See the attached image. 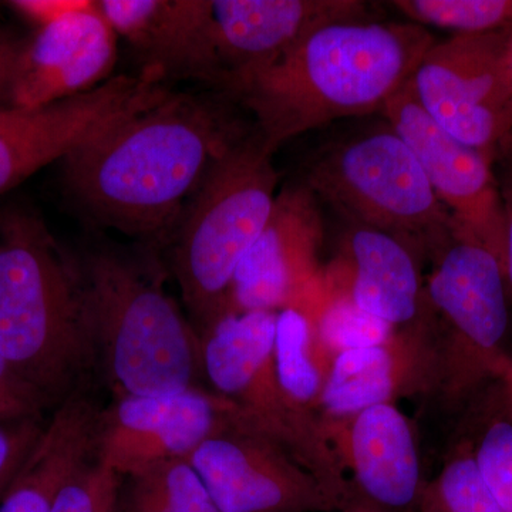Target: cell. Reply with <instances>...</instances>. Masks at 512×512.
Segmentation results:
<instances>
[{"label": "cell", "instance_id": "1", "mask_svg": "<svg viewBox=\"0 0 512 512\" xmlns=\"http://www.w3.org/2000/svg\"><path fill=\"white\" fill-rule=\"evenodd\" d=\"M251 128L222 100L170 92L64 157V185L100 225L160 248L215 161Z\"/></svg>", "mask_w": 512, "mask_h": 512}, {"label": "cell", "instance_id": "2", "mask_svg": "<svg viewBox=\"0 0 512 512\" xmlns=\"http://www.w3.org/2000/svg\"><path fill=\"white\" fill-rule=\"evenodd\" d=\"M436 42L414 23L356 20L318 29L232 94L274 154L292 138L346 117L382 113Z\"/></svg>", "mask_w": 512, "mask_h": 512}, {"label": "cell", "instance_id": "3", "mask_svg": "<svg viewBox=\"0 0 512 512\" xmlns=\"http://www.w3.org/2000/svg\"><path fill=\"white\" fill-rule=\"evenodd\" d=\"M0 353L46 409L99 376L79 258L29 211L0 214Z\"/></svg>", "mask_w": 512, "mask_h": 512}, {"label": "cell", "instance_id": "4", "mask_svg": "<svg viewBox=\"0 0 512 512\" xmlns=\"http://www.w3.org/2000/svg\"><path fill=\"white\" fill-rule=\"evenodd\" d=\"M141 245L77 256L97 370L117 397L187 392L200 387L201 339L167 291L158 249Z\"/></svg>", "mask_w": 512, "mask_h": 512}, {"label": "cell", "instance_id": "5", "mask_svg": "<svg viewBox=\"0 0 512 512\" xmlns=\"http://www.w3.org/2000/svg\"><path fill=\"white\" fill-rule=\"evenodd\" d=\"M272 157L252 126L212 165L168 241L167 268L200 338L231 313L235 271L274 210Z\"/></svg>", "mask_w": 512, "mask_h": 512}, {"label": "cell", "instance_id": "6", "mask_svg": "<svg viewBox=\"0 0 512 512\" xmlns=\"http://www.w3.org/2000/svg\"><path fill=\"white\" fill-rule=\"evenodd\" d=\"M436 333L423 323L426 382L447 406L467 402L485 382L500 380L507 352L510 292L500 256L470 235L456 237L434 256L424 286Z\"/></svg>", "mask_w": 512, "mask_h": 512}, {"label": "cell", "instance_id": "7", "mask_svg": "<svg viewBox=\"0 0 512 512\" xmlns=\"http://www.w3.org/2000/svg\"><path fill=\"white\" fill-rule=\"evenodd\" d=\"M303 183L356 227L436 256L458 232L413 151L392 128L352 138L316 158Z\"/></svg>", "mask_w": 512, "mask_h": 512}, {"label": "cell", "instance_id": "8", "mask_svg": "<svg viewBox=\"0 0 512 512\" xmlns=\"http://www.w3.org/2000/svg\"><path fill=\"white\" fill-rule=\"evenodd\" d=\"M278 312L229 313L201 336L202 377L239 416L281 444L335 495L345 511L359 510L355 491L322 421L292 409L276 377Z\"/></svg>", "mask_w": 512, "mask_h": 512}, {"label": "cell", "instance_id": "9", "mask_svg": "<svg viewBox=\"0 0 512 512\" xmlns=\"http://www.w3.org/2000/svg\"><path fill=\"white\" fill-rule=\"evenodd\" d=\"M511 36L512 30L436 40L412 79L436 123L493 160L512 138Z\"/></svg>", "mask_w": 512, "mask_h": 512}, {"label": "cell", "instance_id": "10", "mask_svg": "<svg viewBox=\"0 0 512 512\" xmlns=\"http://www.w3.org/2000/svg\"><path fill=\"white\" fill-rule=\"evenodd\" d=\"M185 460L220 512L345 511L308 468L238 410Z\"/></svg>", "mask_w": 512, "mask_h": 512}, {"label": "cell", "instance_id": "11", "mask_svg": "<svg viewBox=\"0 0 512 512\" xmlns=\"http://www.w3.org/2000/svg\"><path fill=\"white\" fill-rule=\"evenodd\" d=\"M170 92L140 73L47 106L0 110V194Z\"/></svg>", "mask_w": 512, "mask_h": 512}, {"label": "cell", "instance_id": "12", "mask_svg": "<svg viewBox=\"0 0 512 512\" xmlns=\"http://www.w3.org/2000/svg\"><path fill=\"white\" fill-rule=\"evenodd\" d=\"M380 114L413 151L458 232L476 238L503 261L504 214L493 158L437 124L417 100L412 80Z\"/></svg>", "mask_w": 512, "mask_h": 512}, {"label": "cell", "instance_id": "13", "mask_svg": "<svg viewBox=\"0 0 512 512\" xmlns=\"http://www.w3.org/2000/svg\"><path fill=\"white\" fill-rule=\"evenodd\" d=\"M323 221L319 200L305 183L286 185L242 261L231 286V313L303 308L328 285L319 264Z\"/></svg>", "mask_w": 512, "mask_h": 512}, {"label": "cell", "instance_id": "14", "mask_svg": "<svg viewBox=\"0 0 512 512\" xmlns=\"http://www.w3.org/2000/svg\"><path fill=\"white\" fill-rule=\"evenodd\" d=\"M224 397L194 387L163 396H119L101 410L97 460L130 477L171 460H185L235 413Z\"/></svg>", "mask_w": 512, "mask_h": 512}, {"label": "cell", "instance_id": "15", "mask_svg": "<svg viewBox=\"0 0 512 512\" xmlns=\"http://www.w3.org/2000/svg\"><path fill=\"white\" fill-rule=\"evenodd\" d=\"M119 36L100 3L36 30L10 74L6 109H35L82 96L110 80Z\"/></svg>", "mask_w": 512, "mask_h": 512}, {"label": "cell", "instance_id": "16", "mask_svg": "<svg viewBox=\"0 0 512 512\" xmlns=\"http://www.w3.org/2000/svg\"><path fill=\"white\" fill-rule=\"evenodd\" d=\"M141 74L158 83L195 80L224 90L212 0H99Z\"/></svg>", "mask_w": 512, "mask_h": 512}, {"label": "cell", "instance_id": "17", "mask_svg": "<svg viewBox=\"0 0 512 512\" xmlns=\"http://www.w3.org/2000/svg\"><path fill=\"white\" fill-rule=\"evenodd\" d=\"M218 50L231 97L318 29L370 20L359 0H212Z\"/></svg>", "mask_w": 512, "mask_h": 512}, {"label": "cell", "instance_id": "18", "mask_svg": "<svg viewBox=\"0 0 512 512\" xmlns=\"http://www.w3.org/2000/svg\"><path fill=\"white\" fill-rule=\"evenodd\" d=\"M360 510L421 512L426 485L412 421L394 403L323 424Z\"/></svg>", "mask_w": 512, "mask_h": 512}, {"label": "cell", "instance_id": "19", "mask_svg": "<svg viewBox=\"0 0 512 512\" xmlns=\"http://www.w3.org/2000/svg\"><path fill=\"white\" fill-rule=\"evenodd\" d=\"M426 355L421 328L399 330L389 342L333 357L319 403L323 424L340 423L410 387L424 389Z\"/></svg>", "mask_w": 512, "mask_h": 512}, {"label": "cell", "instance_id": "20", "mask_svg": "<svg viewBox=\"0 0 512 512\" xmlns=\"http://www.w3.org/2000/svg\"><path fill=\"white\" fill-rule=\"evenodd\" d=\"M348 279L342 282L363 311L397 330L417 328L426 313V295L416 252L377 229L356 227L346 239Z\"/></svg>", "mask_w": 512, "mask_h": 512}, {"label": "cell", "instance_id": "21", "mask_svg": "<svg viewBox=\"0 0 512 512\" xmlns=\"http://www.w3.org/2000/svg\"><path fill=\"white\" fill-rule=\"evenodd\" d=\"M100 412L86 393L60 404L0 500V512H50L64 478L96 456Z\"/></svg>", "mask_w": 512, "mask_h": 512}, {"label": "cell", "instance_id": "22", "mask_svg": "<svg viewBox=\"0 0 512 512\" xmlns=\"http://www.w3.org/2000/svg\"><path fill=\"white\" fill-rule=\"evenodd\" d=\"M274 359L279 386L292 409L322 421L319 403L330 362L316 342L311 316L302 309L278 312Z\"/></svg>", "mask_w": 512, "mask_h": 512}, {"label": "cell", "instance_id": "23", "mask_svg": "<svg viewBox=\"0 0 512 512\" xmlns=\"http://www.w3.org/2000/svg\"><path fill=\"white\" fill-rule=\"evenodd\" d=\"M119 512H220L187 460H171L126 477Z\"/></svg>", "mask_w": 512, "mask_h": 512}, {"label": "cell", "instance_id": "24", "mask_svg": "<svg viewBox=\"0 0 512 512\" xmlns=\"http://www.w3.org/2000/svg\"><path fill=\"white\" fill-rule=\"evenodd\" d=\"M305 312L311 316L316 342L329 362L348 350L383 345L399 332L360 309L342 282L332 275L323 298Z\"/></svg>", "mask_w": 512, "mask_h": 512}, {"label": "cell", "instance_id": "25", "mask_svg": "<svg viewBox=\"0 0 512 512\" xmlns=\"http://www.w3.org/2000/svg\"><path fill=\"white\" fill-rule=\"evenodd\" d=\"M394 8L414 25L454 35L511 32L512 0H394Z\"/></svg>", "mask_w": 512, "mask_h": 512}, {"label": "cell", "instance_id": "26", "mask_svg": "<svg viewBox=\"0 0 512 512\" xmlns=\"http://www.w3.org/2000/svg\"><path fill=\"white\" fill-rule=\"evenodd\" d=\"M421 512H504L480 476L470 441L456 444L439 477L426 485Z\"/></svg>", "mask_w": 512, "mask_h": 512}, {"label": "cell", "instance_id": "27", "mask_svg": "<svg viewBox=\"0 0 512 512\" xmlns=\"http://www.w3.org/2000/svg\"><path fill=\"white\" fill-rule=\"evenodd\" d=\"M468 441L488 490L504 512H512V413L507 399L504 410L490 414Z\"/></svg>", "mask_w": 512, "mask_h": 512}, {"label": "cell", "instance_id": "28", "mask_svg": "<svg viewBox=\"0 0 512 512\" xmlns=\"http://www.w3.org/2000/svg\"><path fill=\"white\" fill-rule=\"evenodd\" d=\"M123 480L94 456L64 478L50 512H119Z\"/></svg>", "mask_w": 512, "mask_h": 512}, {"label": "cell", "instance_id": "29", "mask_svg": "<svg viewBox=\"0 0 512 512\" xmlns=\"http://www.w3.org/2000/svg\"><path fill=\"white\" fill-rule=\"evenodd\" d=\"M45 427L43 419L0 423V500L32 456Z\"/></svg>", "mask_w": 512, "mask_h": 512}, {"label": "cell", "instance_id": "30", "mask_svg": "<svg viewBox=\"0 0 512 512\" xmlns=\"http://www.w3.org/2000/svg\"><path fill=\"white\" fill-rule=\"evenodd\" d=\"M46 406L0 353V423L42 419Z\"/></svg>", "mask_w": 512, "mask_h": 512}, {"label": "cell", "instance_id": "31", "mask_svg": "<svg viewBox=\"0 0 512 512\" xmlns=\"http://www.w3.org/2000/svg\"><path fill=\"white\" fill-rule=\"evenodd\" d=\"M504 214L503 265L512 301V138L498 150L494 160Z\"/></svg>", "mask_w": 512, "mask_h": 512}, {"label": "cell", "instance_id": "32", "mask_svg": "<svg viewBox=\"0 0 512 512\" xmlns=\"http://www.w3.org/2000/svg\"><path fill=\"white\" fill-rule=\"evenodd\" d=\"M8 5L20 16L35 23L39 29L89 10L96 5V2L94 0H13Z\"/></svg>", "mask_w": 512, "mask_h": 512}, {"label": "cell", "instance_id": "33", "mask_svg": "<svg viewBox=\"0 0 512 512\" xmlns=\"http://www.w3.org/2000/svg\"><path fill=\"white\" fill-rule=\"evenodd\" d=\"M25 40L18 39L8 30L0 28V110L6 109V92L13 64Z\"/></svg>", "mask_w": 512, "mask_h": 512}, {"label": "cell", "instance_id": "34", "mask_svg": "<svg viewBox=\"0 0 512 512\" xmlns=\"http://www.w3.org/2000/svg\"><path fill=\"white\" fill-rule=\"evenodd\" d=\"M501 386H503L505 399H507L508 407H510L512 413V375L505 372L503 377L500 379Z\"/></svg>", "mask_w": 512, "mask_h": 512}, {"label": "cell", "instance_id": "35", "mask_svg": "<svg viewBox=\"0 0 512 512\" xmlns=\"http://www.w3.org/2000/svg\"><path fill=\"white\" fill-rule=\"evenodd\" d=\"M510 62H511V72H512V36H511V43H510Z\"/></svg>", "mask_w": 512, "mask_h": 512}, {"label": "cell", "instance_id": "36", "mask_svg": "<svg viewBox=\"0 0 512 512\" xmlns=\"http://www.w3.org/2000/svg\"><path fill=\"white\" fill-rule=\"evenodd\" d=\"M505 372L510 373V375H512V363H511L510 367H508V369L505 370Z\"/></svg>", "mask_w": 512, "mask_h": 512}, {"label": "cell", "instance_id": "37", "mask_svg": "<svg viewBox=\"0 0 512 512\" xmlns=\"http://www.w3.org/2000/svg\"><path fill=\"white\" fill-rule=\"evenodd\" d=\"M332 512H370V511H332Z\"/></svg>", "mask_w": 512, "mask_h": 512}]
</instances>
